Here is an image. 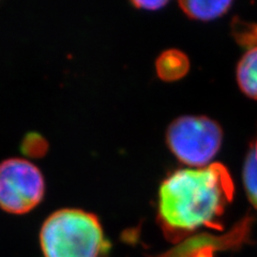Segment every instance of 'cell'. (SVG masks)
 <instances>
[{
  "label": "cell",
  "instance_id": "6da1fadb",
  "mask_svg": "<svg viewBox=\"0 0 257 257\" xmlns=\"http://www.w3.org/2000/svg\"><path fill=\"white\" fill-rule=\"evenodd\" d=\"M234 192L231 176L220 163L173 173L159 190V221L166 237L182 240L203 227H216Z\"/></svg>",
  "mask_w": 257,
  "mask_h": 257
},
{
  "label": "cell",
  "instance_id": "7a4b0ae2",
  "mask_svg": "<svg viewBox=\"0 0 257 257\" xmlns=\"http://www.w3.org/2000/svg\"><path fill=\"white\" fill-rule=\"evenodd\" d=\"M39 242L43 257H106L110 248L96 215L74 208L48 216Z\"/></svg>",
  "mask_w": 257,
  "mask_h": 257
},
{
  "label": "cell",
  "instance_id": "3957f363",
  "mask_svg": "<svg viewBox=\"0 0 257 257\" xmlns=\"http://www.w3.org/2000/svg\"><path fill=\"white\" fill-rule=\"evenodd\" d=\"M223 141L222 127L205 116H182L175 119L166 132L173 155L194 168L209 165Z\"/></svg>",
  "mask_w": 257,
  "mask_h": 257
},
{
  "label": "cell",
  "instance_id": "277c9868",
  "mask_svg": "<svg viewBox=\"0 0 257 257\" xmlns=\"http://www.w3.org/2000/svg\"><path fill=\"white\" fill-rule=\"evenodd\" d=\"M44 177L25 159L13 158L0 163V208L12 214H25L42 202Z\"/></svg>",
  "mask_w": 257,
  "mask_h": 257
},
{
  "label": "cell",
  "instance_id": "5b68a950",
  "mask_svg": "<svg viewBox=\"0 0 257 257\" xmlns=\"http://www.w3.org/2000/svg\"><path fill=\"white\" fill-rule=\"evenodd\" d=\"M190 62L186 55L177 50L165 51L157 59L156 69L159 77L166 82L180 79L188 73Z\"/></svg>",
  "mask_w": 257,
  "mask_h": 257
},
{
  "label": "cell",
  "instance_id": "8992f818",
  "mask_svg": "<svg viewBox=\"0 0 257 257\" xmlns=\"http://www.w3.org/2000/svg\"><path fill=\"white\" fill-rule=\"evenodd\" d=\"M236 75L241 91L248 98L257 100V45L241 57Z\"/></svg>",
  "mask_w": 257,
  "mask_h": 257
},
{
  "label": "cell",
  "instance_id": "52a82bcc",
  "mask_svg": "<svg viewBox=\"0 0 257 257\" xmlns=\"http://www.w3.org/2000/svg\"><path fill=\"white\" fill-rule=\"evenodd\" d=\"M179 6L189 18L198 21H211L226 13L230 2H180Z\"/></svg>",
  "mask_w": 257,
  "mask_h": 257
},
{
  "label": "cell",
  "instance_id": "ba28073f",
  "mask_svg": "<svg viewBox=\"0 0 257 257\" xmlns=\"http://www.w3.org/2000/svg\"><path fill=\"white\" fill-rule=\"evenodd\" d=\"M243 184L248 200L257 209V160L253 148L248 151L244 161Z\"/></svg>",
  "mask_w": 257,
  "mask_h": 257
},
{
  "label": "cell",
  "instance_id": "9c48e42d",
  "mask_svg": "<svg viewBox=\"0 0 257 257\" xmlns=\"http://www.w3.org/2000/svg\"><path fill=\"white\" fill-rule=\"evenodd\" d=\"M22 152L30 158H42L48 150V144L42 135L29 133L24 138L21 146Z\"/></svg>",
  "mask_w": 257,
  "mask_h": 257
},
{
  "label": "cell",
  "instance_id": "30bf717a",
  "mask_svg": "<svg viewBox=\"0 0 257 257\" xmlns=\"http://www.w3.org/2000/svg\"><path fill=\"white\" fill-rule=\"evenodd\" d=\"M132 4L138 8V9H143V10H150V11H155L159 10L161 8L167 5V2H132Z\"/></svg>",
  "mask_w": 257,
  "mask_h": 257
}]
</instances>
